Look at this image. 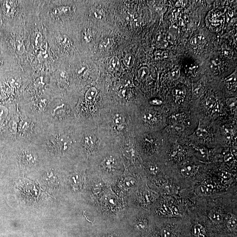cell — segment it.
Segmentation results:
<instances>
[{
  "instance_id": "29",
  "label": "cell",
  "mask_w": 237,
  "mask_h": 237,
  "mask_svg": "<svg viewBox=\"0 0 237 237\" xmlns=\"http://www.w3.org/2000/svg\"><path fill=\"white\" fill-rule=\"evenodd\" d=\"M232 158V155L231 154H228L225 157V160L226 161H229Z\"/></svg>"
},
{
  "instance_id": "19",
  "label": "cell",
  "mask_w": 237,
  "mask_h": 237,
  "mask_svg": "<svg viewBox=\"0 0 237 237\" xmlns=\"http://www.w3.org/2000/svg\"><path fill=\"white\" fill-rule=\"evenodd\" d=\"M156 117L154 114L149 112V113H146L144 115V118L146 121L149 122H153L156 121Z\"/></svg>"
},
{
  "instance_id": "25",
  "label": "cell",
  "mask_w": 237,
  "mask_h": 237,
  "mask_svg": "<svg viewBox=\"0 0 237 237\" xmlns=\"http://www.w3.org/2000/svg\"><path fill=\"white\" fill-rule=\"evenodd\" d=\"M83 36H84V40H85V41L87 42H90L91 40V35L88 31L84 32V33H83Z\"/></svg>"
},
{
  "instance_id": "6",
  "label": "cell",
  "mask_w": 237,
  "mask_h": 237,
  "mask_svg": "<svg viewBox=\"0 0 237 237\" xmlns=\"http://www.w3.org/2000/svg\"><path fill=\"white\" fill-rule=\"evenodd\" d=\"M120 62L119 59L116 56H114L111 59L108 64V69L110 70H117L120 67Z\"/></svg>"
},
{
  "instance_id": "13",
  "label": "cell",
  "mask_w": 237,
  "mask_h": 237,
  "mask_svg": "<svg viewBox=\"0 0 237 237\" xmlns=\"http://www.w3.org/2000/svg\"><path fill=\"white\" fill-rule=\"evenodd\" d=\"M112 44V40L110 38H105L101 41L99 43V47L101 49H105L109 47Z\"/></svg>"
},
{
  "instance_id": "21",
  "label": "cell",
  "mask_w": 237,
  "mask_h": 237,
  "mask_svg": "<svg viewBox=\"0 0 237 237\" xmlns=\"http://www.w3.org/2000/svg\"><path fill=\"white\" fill-rule=\"evenodd\" d=\"M161 235L162 237H173L171 231L169 229L163 228L161 231Z\"/></svg>"
},
{
  "instance_id": "5",
  "label": "cell",
  "mask_w": 237,
  "mask_h": 237,
  "mask_svg": "<svg viewBox=\"0 0 237 237\" xmlns=\"http://www.w3.org/2000/svg\"><path fill=\"white\" fill-rule=\"evenodd\" d=\"M228 89L230 90H235L237 88L236 73H234L226 78L225 80Z\"/></svg>"
},
{
  "instance_id": "26",
  "label": "cell",
  "mask_w": 237,
  "mask_h": 237,
  "mask_svg": "<svg viewBox=\"0 0 237 237\" xmlns=\"http://www.w3.org/2000/svg\"><path fill=\"white\" fill-rule=\"evenodd\" d=\"M171 127L173 130H176V131H180L183 130L184 127L182 125L179 123H175L172 124L171 125Z\"/></svg>"
},
{
  "instance_id": "14",
  "label": "cell",
  "mask_w": 237,
  "mask_h": 237,
  "mask_svg": "<svg viewBox=\"0 0 237 237\" xmlns=\"http://www.w3.org/2000/svg\"><path fill=\"white\" fill-rule=\"evenodd\" d=\"M197 192L202 195H208L211 193V190L205 185H200L197 188Z\"/></svg>"
},
{
  "instance_id": "15",
  "label": "cell",
  "mask_w": 237,
  "mask_h": 237,
  "mask_svg": "<svg viewBox=\"0 0 237 237\" xmlns=\"http://www.w3.org/2000/svg\"><path fill=\"white\" fill-rule=\"evenodd\" d=\"M149 70L146 67H142L138 71L139 76L142 79H146L149 74Z\"/></svg>"
},
{
  "instance_id": "32",
  "label": "cell",
  "mask_w": 237,
  "mask_h": 237,
  "mask_svg": "<svg viewBox=\"0 0 237 237\" xmlns=\"http://www.w3.org/2000/svg\"><path fill=\"white\" fill-rule=\"evenodd\" d=\"M113 237L112 236V237Z\"/></svg>"
},
{
  "instance_id": "20",
  "label": "cell",
  "mask_w": 237,
  "mask_h": 237,
  "mask_svg": "<svg viewBox=\"0 0 237 237\" xmlns=\"http://www.w3.org/2000/svg\"><path fill=\"white\" fill-rule=\"evenodd\" d=\"M97 94V91L94 88L89 89L87 92L85 97L87 99H91L95 97Z\"/></svg>"
},
{
  "instance_id": "12",
  "label": "cell",
  "mask_w": 237,
  "mask_h": 237,
  "mask_svg": "<svg viewBox=\"0 0 237 237\" xmlns=\"http://www.w3.org/2000/svg\"><path fill=\"white\" fill-rule=\"evenodd\" d=\"M237 218L236 216H233L230 218L228 223V227L231 230H235L237 228Z\"/></svg>"
},
{
  "instance_id": "24",
  "label": "cell",
  "mask_w": 237,
  "mask_h": 237,
  "mask_svg": "<svg viewBox=\"0 0 237 237\" xmlns=\"http://www.w3.org/2000/svg\"><path fill=\"white\" fill-rule=\"evenodd\" d=\"M228 104L231 108H236L237 101L235 98L228 99L227 100Z\"/></svg>"
},
{
  "instance_id": "3",
  "label": "cell",
  "mask_w": 237,
  "mask_h": 237,
  "mask_svg": "<svg viewBox=\"0 0 237 237\" xmlns=\"http://www.w3.org/2000/svg\"><path fill=\"white\" fill-rule=\"evenodd\" d=\"M12 146L21 169L30 170L38 167L40 153L33 143L16 142Z\"/></svg>"
},
{
  "instance_id": "18",
  "label": "cell",
  "mask_w": 237,
  "mask_h": 237,
  "mask_svg": "<svg viewBox=\"0 0 237 237\" xmlns=\"http://www.w3.org/2000/svg\"><path fill=\"white\" fill-rule=\"evenodd\" d=\"M180 76V72L178 69H174L171 71L169 74L170 79L172 80H176L178 79Z\"/></svg>"
},
{
  "instance_id": "28",
  "label": "cell",
  "mask_w": 237,
  "mask_h": 237,
  "mask_svg": "<svg viewBox=\"0 0 237 237\" xmlns=\"http://www.w3.org/2000/svg\"><path fill=\"white\" fill-rule=\"evenodd\" d=\"M220 175H221V177L224 179L228 178L230 176V174L228 173L225 171H223L221 172Z\"/></svg>"
},
{
  "instance_id": "27",
  "label": "cell",
  "mask_w": 237,
  "mask_h": 237,
  "mask_svg": "<svg viewBox=\"0 0 237 237\" xmlns=\"http://www.w3.org/2000/svg\"><path fill=\"white\" fill-rule=\"evenodd\" d=\"M102 12H101V10H99L98 9H96L94 12V14L95 17H96L97 19H101L102 17Z\"/></svg>"
},
{
  "instance_id": "2",
  "label": "cell",
  "mask_w": 237,
  "mask_h": 237,
  "mask_svg": "<svg viewBox=\"0 0 237 237\" xmlns=\"http://www.w3.org/2000/svg\"><path fill=\"white\" fill-rule=\"evenodd\" d=\"M73 108L63 97L51 98L40 122L43 126H64L76 123Z\"/></svg>"
},
{
  "instance_id": "9",
  "label": "cell",
  "mask_w": 237,
  "mask_h": 237,
  "mask_svg": "<svg viewBox=\"0 0 237 237\" xmlns=\"http://www.w3.org/2000/svg\"><path fill=\"white\" fill-rule=\"evenodd\" d=\"M193 234L194 236L197 237H204L205 235V231L203 227L201 225H196L194 227Z\"/></svg>"
},
{
  "instance_id": "7",
  "label": "cell",
  "mask_w": 237,
  "mask_h": 237,
  "mask_svg": "<svg viewBox=\"0 0 237 237\" xmlns=\"http://www.w3.org/2000/svg\"><path fill=\"white\" fill-rule=\"evenodd\" d=\"M205 41V36L203 35H197L193 36L190 41V43L193 46H197L203 44Z\"/></svg>"
},
{
  "instance_id": "30",
  "label": "cell",
  "mask_w": 237,
  "mask_h": 237,
  "mask_svg": "<svg viewBox=\"0 0 237 237\" xmlns=\"http://www.w3.org/2000/svg\"><path fill=\"white\" fill-rule=\"evenodd\" d=\"M152 103L154 105H160L162 103V101L160 100L155 99L152 101Z\"/></svg>"
},
{
  "instance_id": "11",
  "label": "cell",
  "mask_w": 237,
  "mask_h": 237,
  "mask_svg": "<svg viewBox=\"0 0 237 237\" xmlns=\"http://www.w3.org/2000/svg\"><path fill=\"white\" fill-rule=\"evenodd\" d=\"M195 171V167L192 165H187L183 168L181 173L185 176H190L193 174Z\"/></svg>"
},
{
  "instance_id": "17",
  "label": "cell",
  "mask_w": 237,
  "mask_h": 237,
  "mask_svg": "<svg viewBox=\"0 0 237 237\" xmlns=\"http://www.w3.org/2000/svg\"><path fill=\"white\" fill-rule=\"evenodd\" d=\"M173 94L177 100L180 99L184 96V92L180 89H175L172 91Z\"/></svg>"
},
{
  "instance_id": "10",
  "label": "cell",
  "mask_w": 237,
  "mask_h": 237,
  "mask_svg": "<svg viewBox=\"0 0 237 237\" xmlns=\"http://www.w3.org/2000/svg\"><path fill=\"white\" fill-rule=\"evenodd\" d=\"M192 91L194 94L196 96H200L202 94L203 92L202 85L199 83L194 84L192 87Z\"/></svg>"
},
{
  "instance_id": "31",
  "label": "cell",
  "mask_w": 237,
  "mask_h": 237,
  "mask_svg": "<svg viewBox=\"0 0 237 237\" xmlns=\"http://www.w3.org/2000/svg\"><path fill=\"white\" fill-rule=\"evenodd\" d=\"M1 64H2V61H1V59H0V65H1Z\"/></svg>"
},
{
  "instance_id": "23",
  "label": "cell",
  "mask_w": 237,
  "mask_h": 237,
  "mask_svg": "<svg viewBox=\"0 0 237 237\" xmlns=\"http://www.w3.org/2000/svg\"><path fill=\"white\" fill-rule=\"evenodd\" d=\"M155 55H156V58L158 59H163V58H167L168 57L167 53L162 51H157L155 54Z\"/></svg>"
},
{
  "instance_id": "16",
  "label": "cell",
  "mask_w": 237,
  "mask_h": 237,
  "mask_svg": "<svg viewBox=\"0 0 237 237\" xmlns=\"http://www.w3.org/2000/svg\"><path fill=\"white\" fill-rule=\"evenodd\" d=\"M196 134L199 138H204L207 137L208 132L204 127H200L196 130Z\"/></svg>"
},
{
  "instance_id": "8",
  "label": "cell",
  "mask_w": 237,
  "mask_h": 237,
  "mask_svg": "<svg viewBox=\"0 0 237 237\" xmlns=\"http://www.w3.org/2000/svg\"><path fill=\"white\" fill-rule=\"evenodd\" d=\"M209 217L211 221L216 223L221 222L223 218L221 213L215 210L210 211L209 214Z\"/></svg>"
},
{
  "instance_id": "1",
  "label": "cell",
  "mask_w": 237,
  "mask_h": 237,
  "mask_svg": "<svg viewBox=\"0 0 237 237\" xmlns=\"http://www.w3.org/2000/svg\"><path fill=\"white\" fill-rule=\"evenodd\" d=\"M77 123L64 126H43L33 143L40 154L53 158L66 156L79 148Z\"/></svg>"
},
{
  "instance_id": "4",
  "label": "cell",
  "mask_w": 237,
  "mask_h": 237,
  "mask_svg": "<svg viewBox=\"0 0 237 237\" xmlns=\"http://www.w3.org/2000/svg\"><path fill=\"white\" fill-rule=\"evenodd\" d=\"M205 105L210 112H215L218 111V105L217 99L213 96H208L205 99Z\"/></svg>"
},
{
  "instance_id": "22",
  "label": "cell",
  "mask_w": 237,
  "mask_h": 237,
  "mask_svg": "<svg viewBox=\"0 0 237 237\" xmlns=\"http://www.w3.org/2000/svg\"><path fill=\"white\" fill-rule=\"evenodd\" d=\"M132 56L130 54H127L123 59V63L125 66L130 67L132 63Z\"/></svg>"
}]
</instances>
